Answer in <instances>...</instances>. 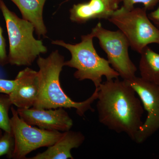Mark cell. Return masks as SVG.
<instances>
[{"label": "cell", "mask_w": 159, "mask_h": 159, "mask_svg": "<svg viewBox=\"0 0 159 159\" xmlns=\"http://www.w3.org/2000/svg\"><path fill=\"white\" fill-rule=\"evenodd\" d=\"M9 63L6 53V40L3 35V30L0 26V66H3Z\"/></svg>", "instance_id": "obj_19"}, {"label": "cell", "mask_w": 159, "mask_h": 159, "mask_svg": "<svg viewBox=\"0 0 159 159\" xmlns=\"http://www.w3.org/2000/svg\"><path fill=\"white\" fill-rule=\"evenodd\" d=\"M17 6L23 19L34 26L39 36H45L47 29L43 20V12L46 0H11Z\"/></svg>", "instance_id": "obj_13"}, {"label": "cell", "mask_w": 159, "mask_h": 159, "mask_svg": "<svg viewBox=\"0 0 159 159\" xmlns=\"http://www.w3.org/2000/svg\"><path fill=\"white\" fill-rule=\"evenodd\" d=\"M0 137V157L6 155L8 158H11L14 150L15 140L11 132L4 131Z\"/></svg>", "instance_id": "obj_16"}, {"label": "cell", "mask_w": 159, "mask_h": 159, "mask_svg": "<svg viewBox=\"0 0 159 159\" xmlns=\"http://www.w3.org/2000/svg\"><path fill=\"white\" fill-rule=\"evenodd\" d=\"M91 33L81 36L80 43L75 44L67 43L62 40L53 41V44L60 46L70 51V60L65 61L64 66L74 68L77 70L74 77L80 81L89 80L98 88L102 83V77L107 80L119 78V74L110 66L107 60L100 57L94 48Z\"/></svg>", "instance_id": "obj_3"}, {"label": "cell", "mask_w": 159, "mask_h": 159, "mask_svg": "<svg viewBox=\"0 0 159 159\" xmlns=\"http://www.w3.org/2000/svg\"><path fill=\"white\" fill-rule=\"evenodd\" d=\"M10 118L11 132L14 137L15 146L11 158L26 159L27 155L41 147L54 145L63 133L32 127L19 116L17 110L11 107Z\"/></svg>", "instance_id": "obj_6"}, {"label": "cell", "mask_w": 159, "mask_h": 159, "mask_svg": "<svg viewBox=\"0 0 159 159\" xmlns=\"http://www.w3.org/2000/svg\"><path fill=\"white\" fill-rule=\"evenodd\" d=\"M2 129H0V137L2 135Z\"/></svg>", "instance_id": "obj_22"}, {"label": "cell", "mask_w": 159, "mask_h": 159, "mask_svg": "<svg viewBox=\"0 0 159 159\" xmlns=\"http://www.w3.org/2000/svg\"><path fill=\"white\" fill-rule=\"evenodd\" d=\"M139 96L147 116L134 142L142 144L159 129V86L135 77L124 80Z\"/></svg>", "instance_id": "obj_8"}, {"label": "cell", "mask_w": 159, "mask_h": 159, "mask_svg": "<svg viewBox=\"0 0 159 159\" xmlns=\"http://www.w3.org/2000/svg\"><path fill=\"white\" fill-rule=\"evenodd\" d=\"M107 7L115 11L119 8L120 0H102Z\"/></svg>", "instance_id": "obj_21"}, {"label": "cell", "mask_w": 159, "mask_h": 159, "mask_svg": "<svg viewBox=\"0 0 159 159\" xmlns=\"http://www.w3.org/2000/svg\"><path fill=\"white\" fill-rule=\"evenodd\" d=\"M37 63L39 89L37 99L32 107L39 109L74 108L78 116H83L87 111L93 109L92 104L97 100L98 88L88 99L82 102L72 100L64 92L60 82V75L64 66V57L57 50L53 51L48 57L39 56Z\"/></svg>", "instance_id": "obj_2"}, {"label": "cell", "mask_w": 159, "mask_h": 159, "mask_svg": "<svg viewBox=\"0 0 159 159\" xmlns=\"http://www.w3.org/2000/svg\"><path fill=\"white\" fill-rule=\"evenodd\" d=\"M91 34L98 39L110 64L123 80L135 77L137 68L129 54V43L121 31L107 30L99 23L92 29Z\"/></svg>", "instance_id": "obj_7"}, {"label": "cell", "mask_w": 159, "mask_h": 159, "mask_svg": "<svg viewBox=\"0 0 159 159\" xmlns=\"http://www.w3.org/2000/svg\"><path fill=\"white\" fill-rule=\"evenodd\" d=\"M84 135L79 131L70 130L63 132L60 139L41 153L30 159H74L71 154L73 148H79L85 141Z\"/></svg>", "instance_id": "obj_11"}, {"label": "cell", "mask_w": 159, "mask_h": 159, "mask_svg": "<svg viewBox=\"0 0 159 159\" xmlns=\"http://www.w3.org/2000/svg\"><path fill=\"white\" fill-rule=\"evenodd\" d=\"M114 11L102 0H90L88 2L74 5L70 10V19L80 24L97 19L108 20Z\"/></svg>", "instance_id": "obj_12"}, {"label": "cell", "mask_w": 159, "mask_h": 159, "mask_svg": "<svg viewBox=\"0 0 159 159\" xmlns=\"http://www.w3.org/2000/svg\"><path fill=\"white\" fill-rule=\"evenodd\" d=\"M97 108L99 122L117 133H124L134 142L143 124L142 102L124 80H107L98 87Z\"/></svg>", "instance_id": "obj_1"}, {"label": "cell", "mask_w": 159, "mask_h": 159, "mask_svg": "<svg viewBox=\"0 0 159 159\" xmlns=\"http://www.w3.org/2000/svg\"><path fill=\"white\" fill-rule=\"evenodd\" d=\"M16 79L9 80L0 79V94L9 95L14 91L16 85Z\"/></svg>", "instance_id": "obj_18"}, {"label": "cell", "mask_w": 159, "mask_h": 159, "mask_svg": "<svg viewBox=\"0 0 159 159\" xmlns=\"http://www.w3.org/2000/svg\"><path fill=\"white\" fill-rule=\"evenodd\" d=\"M15 79L16 87L9 95L11 103L17 108L32 107L39 92L38 72L27 67L19 72Z\"/></svg>", "instance_id": "obj_10"}, {"label": "cell", "mask_w": 159, "mask_h": 159, "mask_svg": "<svg viewBox=\"0 0 159 159\" xmlns=\"http://www.w3.org/2000/svg\"><path fill=\"white\" fill-rule=\"evenodd\" d=\"M0 9L6 21L9 37V63L16 66H29L40 54L47 53L42 41L33 36L34 26L10 11L2 0Z\"/></svg>", "instance_id": "obj_4"}, {"label": "cell", "mask_w": 159, "mask_h": 159, "mask_svg": "<svg viewBox=\"0 0 159 159\" xmlns=\"http://www.w3.org/2000/svg\"><path fill=\"white\" fill-rule=\"evenodd\" d=\"M12 105L9 95L0 94V129L4 131L11 132L9 112Z\"/></svg>", "instance_id": "obj_15"}, {"label": "cell", "mask_w": 159, "mask_h": 159, "mask_svg": "<svg viewBox=\"0 0 159 159\" xmlns=\"http://www.w3.org/2000/svg\"><path fill=\"white\" fill-rule=\"evenodd\" d=\"M125 35L129 46L140 54L151 44H159V29L149 19L145 8L127 9L122 6L108 19Z\"/></svg>", "instance_id": "obj_5"}, {"label": "cell", "mask_w": 159, "mask_h": 159, "mask_svg": "<svg viewBox=\"0 0 159 159\" xmlns=\"http://www.w3.org/2000/svg\"><path fill=\"white\" fill-rule=\"evenodd\" d=\"M139 69L141 77L159 86V54L148 46L140 53Z\"/></svg>", "instance_id": "obj_14"}, {"label": "cell", "mask_w": 159, "mask_h": 159, "mask_svg": "<svg viewBox=\"0 0 159 159\" xmlns=\"http://www.w3.org/2000/svg\"><path fill=\"white\" fill-rule=\"evenodd\" d=\"M19 116L26 123L49 130L65 132L70 130L73 121L63 108L39 109L17 108Z\"/></svg>", "instance_id": "obj_9"}, {"label": "cell", "mask_w": 159, "mask_h": 159, "mask_svg": "<svg viewBox=\"0 0 159 159\" xmlns=\"http://www.w3.org/2000/svg\"><path fill=\"white\" fill-rule=\"evenodd\" d=\"M123 7L127 9H133L137 3H141L146 10H152L159 3V0H120Z\"/></svg>", "instance_id": "obj_17"}, {"label": "cell", "mask_w": 159, "mask_h": 159, "mask_svg": "<svg viewBox=\"0 0 159 159\" xmlns=\"http://www.w3.org/2000/svg\"><path fill=\"white\" fill-rule=\"evenodd\" d=\"M148 15L149 19L159 29V6L157 9Z\"/></svg>", "instance_id": "obj_20"}]
</instances>
